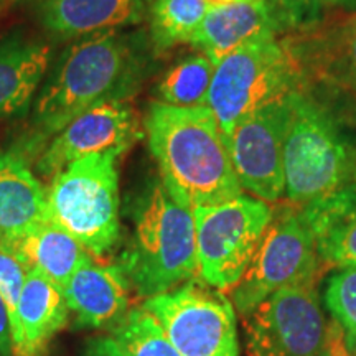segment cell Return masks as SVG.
I'll use <instances>...</instances> for the list:
<instances>
[{"mask_svg": "<svg viewBox=\"0 0 356 356\" xmlns=\"http://www.w3.org/2000/svg\"><path fill=\"white\" fill-rule=\"evenodd\" d=\"M292 92L252 111L226 142L243 190L266 203L279 202L286 193L284 144L292 114Z\"/></svg>", "mask_w": 356, "mask_h": 356, "instance_id": "8fae6325", "label": "cell"}, {"mask_svg": "<svg viewBox=\"0 0 356 356\" xmlns=\"http://www.w3.org/2000/svg\"><path fill=\"white\" fill-rule=\"evenodd\" d=\"M296 65L274 37L244 43L215 66L207 106L225 144L239 122L267 102L292 92Z\"/></svg>", "mask_w": 356, "mask_h": 356, "instance_id": "8992f818", "label": "cell"}, {"mask_svg": "<svg viewBox=\"0 0 356 356\" xmlns=\"http://www.w3.org/2000/svg\"><path fill=\"white\" fill-rule=\"evenodd\" d=\"M50 221L47 191L25 160L12 152H0V243Z\"/></svg>", "mask_w": 356, "mask_h": 356, "instance_id": "ac0fdd59", "label": "cell"}, {"mask_svg": "<svg viewBox=\"0 0 356 356\" xmlns=\"http://www.w3.org/2000/svg\"><path fill=\"white\" fill-rule=\"evenodd\" d=\"M287 13H293V15H300L302 12L310 8L312 6L317 3V0H280Z\"/></svg>", "mask_w": 356, "mask_h": 356, "instance_id": "83f0119b", "label": "cell"}, {"mask_svg": "<svg viewBox=\"0 0 356 356\" xmlns=\"http://www.w3.org/2000/svg\"><path fill=\"white\" fill-rule=\"evenodd\" d=\"M142 137L136 111L124 101L104 102L73 119L53 137L38 160V172L55 177L88 155L122 150Z\"/></svg>", "mask_w": 356, "mask_h": 356, "instance_id": "7c38bea8", "label": "cell"}, {"mask_svg": "<svg viewBox=\"0 0 356 356\" xmlns=\"http://www.w3.org/2000/svg\"><path fill=\"white\" fill-rule=\"evenodd\" d=\"M275 17L267 0H246L210 7L191 44L204 56L220 63L244 43L262 37H274Z\"/></svg>", "mask_w": 356, "mask_h": 356, "instance_id": "9a60e30c", "label": "cell"}, {"mask_svg": "<svg viewBox=\"0 0 356 356\" xmlns=\"http://www.w3.org/2000/svg\"><path fill=\"white\" fill-rule=\"evenodd\" d=\"M122 356H181L157 318L149 310L134 309L113 327Z\"/></svg>", "mask_w": 356, "mask_h": 356, "instance_id": "7402d4cb", "label": "cell"}, {"mask_svg": "<svg viewBox=\"0 0 356 356\" xmlns=\"http://www.w3.org/2000/svg\"><path fill=\"white\" fill-rule=\"evenodd\" d=\"M68 315L63 289L42 274L29 270L10 323L13 356L42 355L48 341L68 322Z\"/></svg>", "mask_w": 356, "mask_h": 356, "instance_id": "4fadbf2b", "label": "cell"}, {"mask_svg": "<svg viewBox=\"0 0 356 356\" xmlns=\"http://www.w3.org/2000/svg\"><path fill=\"white\" fill-rule=\"evenodd\" d=\"M84 356H122L113 337H99L89 341Z\"/></svg>", "mask_w": 356, "mask_h": 356, "instance_id": "4316f807", "label": "cell"}, {"mask_svg": "<svg viewBox=\"0 0 356 356\" xmlns=\"http://www.w3.org/2000/svg\"><path fill=\"white\" fill-rule=\"evenodd\" d=\"M51 47L26 38L0 42V121L25 113L50 68Z\"/></svg>", "mask_w": 356, "mask_h": 356, "instance_id": "e0dca14e", "label": "cell"}, {"mask_svg": "<svg viewBox=\"0 0 356 356\" xmlns=\"http://www.w3.org/2000/svg\"><path fill=\"white\" fill-rule=\"evenodd\" d=\"M129 287L131 284L121 266L96 264L88 256L71 275L63 292L79 323L99 328L114 327L127 314Z\"/></svg>", "mask_w": 356, "mask_h": 356, "instance_id": "5bb4252c", "label": "cell"}, {"mask_svg": "<svg viewBox=\"0 0 356 356\" xmlns=\"http://www.w3.org/2000/svg\"><path fill=\"white\" fill-rule=\"evenodd\" d=\"M26 279V269L19 257L6 244L0 243V296L8 310L10 323L15 317L17 307Z\"/></svg>", "mask_w": 356, "mask_h": 356, "instance_id": "d4e9b609", "label": "cell"}, {"mask_svg": "<svg viewBox=\"0 0 356 356\" xmlns=\"http://www.w3.org/2000/svg\"><path fill=\"white\" fill-rule=\"evenodd\" d=\"M139 79L140 61L126 37L115 30L89 35L61 55L35 97V131L55 137L91 108L127 99Z\"/></svg>", "mask_w": 356, "mask_h": 356, "instance_id": "7a4b0ae2", "label": "cell"}, {"mask_svg": "<svg viewBox=\"0 0 356 356\" xmlns=\"http://www.w3.org/2000/svg\"><path fill=\"white\" fill-rule=\"evenodd\" d=\"M350 56H351V63H353L355 70H356V29H355V33H353V37H351V42H350Z\"/></svg>", "mask_w": 356, "mask_h": 356, "instance_id": "f546056e", "label": "cell"}, {"mask_svg": "<svg viewBox=\"0 0 356 356\" xmlns=\"http://www.w3.org/2000/svg\"><path fill=\"white\" fill-rule=\"evenodd\" d=\"M145 131L162 184L175 202L195 210L244 195L208 106L178 108L154 102L145 118Z\"/></svg>", "mask_w": 356, "mask_h": 356, "instance_id": "6da1fadb", "label": "cell"}, {"mask_svg": "<svg viewBox=\"0 0 356 356\" xmlns=\"http://www.w3.org/2000/svg\"><path fill=\"white\" fill-rule=\"evenodd\" d=\"M317 249L323 264L356 266V204L317 239Z\"/></svg>", "mask_w": 356, "mask_h": 356, "instance_id": "cb8c5ba5", "label": "cell"}, {"mask_svg": "<svg viewBox=\"0 0 356 356\" xmlns=\"http://www.w3.org/2000/svg\"><path fill=\"white\" fill-rule=\"evenodd\" d=\"M144 0H42L38 19L58 37H89L136 24Z\"/></svg>", "mask_w": 356, "mask_h": 356, "instance_id": "2e32d148", "label": "cell"}, {"mask_svg": "<svg viewBox=\"0 0 356 356\" xmlns=\"http://www.w3.org/2000/svg\"><path fill=\"white\" fill-rule=\"evenodd\" d=\"M210 7H218V6H226V3H234V2H246V0H207Z\"/></svg>", "mask_w": 356, "mask_h": 356, "instance_id": "4dcf8cb0", "label": "cell"}, {"mask_svg": "<svg viewBox=\"0 0 356 356\" xmlns=\"http://www.w3.org/2000/svg\"><path fill=\"white\" fill-rule=\"evenodd\" d=\"M332 356H351V355L348 353V350H346V346H345V338H343V335L338 338V341L335 343V348H333Z\"/></svg>", "mask_w": 356, "mask_h": 356, "instance_id": "f1b7e54d", "label": "cell"}, {"mask_svg": "<svg viewBox=\"0 0 356 356\" xmlns=\"http://www.w3.org/2000/svg\"><path fill=\"white\" fill-rule=\"evenodd\" d=\"M317 241L299 211L270 221L251 264L231 289V304L248 317L280 289L317 282L320 266Z\"/></svg>", "mask_w": 356, "mask_h": 356, "instance_id": "9c48e42d", "label": "cell"}, {"mask_svg": "<svg viewBox=\"0 0 356 356\" xmlns=\"http://www.w3.org/2000/svg\"><path fill=\"white\" fill-rule=\"evenodd\" d=\"M325 305L343 332L345 346L351 355L356 346V266L341 267L330 279Z\"/></svg>", "mask_w": 356, "mask_h": 356, "instance_id": "603a6c76", "label": "cell"}, {"mask_svg": "<svg viewBox=\"0 0 356 356\" xmlns=\"http://www.w3.org/2000/svg\"><path fill=\"white\" fill-rule=\"evenodd\" d=\"M121 269L140 297L165 293L198 274L193 211L154 181L134 211V234Z\"/></svg>", "mask_w": 356, "mask_h": 356, "instance_id": "3957f363", "label": "cell"}, {"mask_svg": "<svg viewBox=\"0 0 356 356\" xmlns=\"http://www.w3.org/2000/svg\"><path fill=\"white\" fill-rule=\"evenodd\" d=\"M122 154L109 150L79 159L53 177L47 191L50 221L97 259L121 236L118 159Z\"/></svg>", "mask_w": 356, "mask_h": 356, "instance_id": "277c9868", "label": "cell"}, {"mask_svg": "<svg viewBox=\"0 0 356 356\" xmlns=\"http://www.w3.org/2000/svg\"><path fill=\"white\" fill-rule=\"evenodd\" d=\"M356 159L333 119L315 102L292 92V114L284 144L286 195L307 204L350 185Z\"/></svg>", "mask_w": 356, "mask_h": 356, "instance_id": "5b68a950", "label": "cell"}, {"mask_svg": "<svg viewBox=\"0 0 356 356\" xmlns=\"http://www.w3.org/2000/svg\"><path fill=\"white\" fill-rule=\"evenodd\" d=\"M215 63L203 53L178 61L159 86L162 102L178 108L207 106Z\"/></svg>", "mask_w": 356, "mask_h": 356, "instance_id": "44dd1931", "label": "cell"}, {"mask_svg": "<svg viewBox=\"0 0 356 356\" xmlns=\"http://www.w3.org/2000/svg\"><path fill=\"white\" fill-rule=\"evenodd\" d=\"M2 244L12 249L26 273L35 270L61 289H65L74 270L89 256L73 236L53 221L38 222Z\"/></svg>", "mask_w": 356, "mask_h": 356, "instance_id": "d6986e66", "label": "cell"}, {"mask_svg": "<svg viewBox=\"0 0 356 356\" xmlns=\"http://www.w3.org/2000/svg\"><path fill=\"white\" fill-rule=\"evenodd\" d=\"M181 356H239L234 307L222 291L191 279L145 300Z\"/></svg>", "mask_w": 356, "mask_h": 356, "instance_id": "30bf717a", "label": "cell"}, {"mask_svg": "<svg viewBox=\"0 0 356 356\" xmlns=\"http://www.w3.org/2000/svg\"><path fill=\"white\" fill-rule=\"evenodd\" d=\"M210 10L207 0H155L152 7V38L157 50L190 43Z\"/></svg>", "mask_w": 356, "mask_h": 356, "instance_id": "ffe728a7", "label": "cell"}, {"mask_svg": "<svg viewBox=\"0 0 356 356\" xmlns=\"http://www.w3.org/2000/svg\"><path fill=\"white\" fill-rule=\"evenodd\" d=\"M330 3H348V2H353V0H328Z\"/></svg>", "mask_w": 356, "mask_h": 356, "instance_id": "1f68e13d", "label": "cell"}, {"mask_svg": "<svg viewBox=\"0 0 356 356\" xmlns=\"http://www.w3.org/2000/svg\"><path fill=\"white\" fill-rule=\"evenodd\" d=\"M248 356H332L338 323L327 322L315 282L280 289L244 317Z\"/></svg>", "mask_w": 356, "mask_h": 356, "instance_id": "ba28073f", "label": "cell"}, {"mask_svg": "<svg viewBox=\"0 0 356 356\" xmlns=\"http://www.w3.org/2000/svg\"><path fill=\"white\" fill-rule=\"evenodd\" d=\"M351 356H356V346H355V350H353V353H351Z\"/></svg>", "mask_w": 356, "mask_h": 356, "instance_id": "d6a6232c", "label": "cell"}, {"mask_svg": "<svg viewBox=\"0 0 356 356\" xmlns=\"http://www.w3.org/2000/svg\"><path fill=\"white\" fill-rule=\"evenodd\" d=\"M198 275L218 291H231L251 264L274 220L269 203L246 195L195 208Z\"/></svg>", "mask_w": 356, "mask_h": 356, "instance_id": "52a82bcc", "label": "cell"}, {"mask_svg": "<svg viewBox=\"0 0 356 356\" xmlns=\"http://www.w3.org/2000/svg\"><path fill=\"white\" fill-rule=\"evenodd\" d=\"M0 356H13L10 317L2 296H0Z\"/></svg>", "mask_w": 356, "mask_h": 356, "instance_id": "484cf974", "label": "cell"}]
</instances>
